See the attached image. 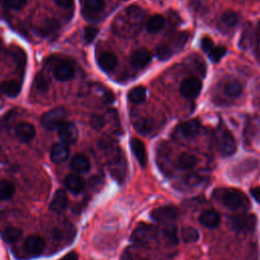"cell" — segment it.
Instances as JSON below:
<instances>
[{
    "label": "cell",
    "mask_w": 260,
    "mask_h": 260,
    "mask_svg": "<svg viewBox=\"0 0 260 260\" xmlns=\"http://www.w3.org/2000/svg\"><path fill=\"white\" fill-rule=\"evenodd\" d=\"M213 198L232 210H243L250 206L248 197L242 191L232 188H218L213 191Z\"/></svg>",
    "instance_id": "cell-1"
},
{
    "label": "cell",
    "mask_w": 260,
    "mask_h": 260,
    "mask_svg": "<svg viewBox=\"0 0 260 260\" xmlns=\"http://www.w3.org/2000/svg\"><path fill=\"white\" fill-rule=\"evenodd\" d=\"M158 233L156 226L148 223H139L131 236V241L138 247H150L157 241Z\"/></svg>",
    "instance_id": "cell-2"
},
{
    "label": "cell",
    "mask_w": 260,
    "mask_h": 260,
    "mask_svg": "<svg viewBox=\"0 0 260 260\" xmlns=\"http://www.w3.org/2000/svg\"><path fill=\"white\" fill-rule=\"evenodd\" d=\"M214 141L218 151L222 155H232L237 149V143L233 134L224 126H218L215 130Z\"/></svg>",
    "instance_id": "cell-3"
},
{
    "label": "cell",
    "mask_w": 260,
    "mask_h": 260,
    "mask_svg": "<svg viewBox=\"0 0 260 260\" xmlns=\"http://www.w3.org/2000/svg\"><path fill=\"white\" fill-rule=\"evenodd\" d=\"M64 117L65 110L62 107H58L43 114V116L41 117V124L49 130L58 129L60 125L65 122Z\"/></svg>",
    "instance_id": "cell-4"
},
{
    "label": "cell",
    "mask_w": 260,
    "mask_h": 260,
    "mask_svg": "<svg viewBox=\"0 0 260 260\" xmlns=\"http://www.w3.org/2000/svg\"><path fill=\"white\" fill-rule=\"evenodd\" d=\"M257 224V217L254 214H240L233 216L231 218L232 229L241 232L247 233L255 230Z\"/></svg>",
    "instance_id": "cell-5"
},
{
    "label": "cell",
    "mask_w": 260,
    "mask_h": 260,
    "mask_svg": "<svg viewBox=\"0 0 260 260\" xmlns=\"http://www.w3.org/2000/svg\"><path fill=\"white\" fill-rule=\"evenodd\" d=\"M152 219L161 223H170L179 216V209L173 205L160 206L153 209L150 213Z\"/></svg>",
    "instance_id": "cell-6"
},
{
    "label": "cell",
    "mask_w": 260,
    "mask_h": 260,
    "mask_svg": "<svg viewBox=\"0 0 260 260\" xmlns=\"http://www.w3.org/2000/svg\"><path fill=\"white\" fill-rule=\"evenodd\" d=\"M201 87H202V83L200 79L196 77H189L182 81L180 85V92L185 98L194 99L199 94Z\"/></svg>",
    "instance_id": "cell-7"
},
{
    "label": "cell",
    "mask_w": 260,
    "mask_h": 260,
    "mask_svg": "<svg viewBox=\"0 0 260 260\" xmlns=\"http://www.w3.org/2000/svg\"><path fill=\"white\" fill-rule=\"evenodd\" d=\"M45 246L46 244L42 237L32 235V236H28L25 239L23 244V249L30 256H39L43 253Z\"/></svg>",
    "instance_id": "cell-8"
},
{
    "label": "cell",
    "mask_w": 260,
    "mask_h": 260,
    "mask_svg": "<svg viewBox=\"0 0 260 260\" xmlns=\"http://www.w3.org/2000/svg\"><path fill=\"white\" fill-rule=\"evenodd\" d=\"M58 135L64 143H74L78 138V130L73 123L63 122L58 128Z\"/></svg>",
    "instance_id": "cell-9"
},
{
    "label": "cell",
    "mask_w": 260,
    "mask_h": 260,
    "mask_svg": "<svg viewBox=\"0 0 260 260\" xmlns=\"http://www.w3.org/2000/svg\"><path fill=\"white\" fill-rule=\"evenodd\" d=\"M130 147H131V150H132L134 156L140 164V166L145 167V165L147 162V153H146L144 143L138 138H131Z\"/></svg>",
    "instance_id": "cell-10"
},
{
    "label": "cell",
    "mask_w": 260,
    "mask_h": 260,
    "mask_svg": "<svg viewBox=\"0 0 260 260\" xmlns=\"http://www.w3.org/2000/svg\"><path fill=\"white\" fill-rule=\"evenodd\" d=\"M53 74L56 79L60 81H67L74 76V67L69 62H62L55 67Z\"/></svg>",
    "instance_id": "cell-11"
},
{
    "label": "cell",
    "mask_w": 260,
    "mask_h": 260,
    "mask_svg": "<svg viewBox=\"0 0 260 260\" xmlns=\"http://www.w3.org/2000/svg\"><path fill=\"white\" fill-rule=\"evenodd\" d=\"M16 136L23 142H28L36 135L35 126L28 122H20L15 127Z\"/></svg>",
    "instance_id": "cell-12"
},
{
    "label": "cell",
    "mask_w": 260,
    "mask_h": 260,
    "mask_svg": "<svg viewBox=\"0 0 260 260\" xmlns=\"http://www.w3.org/2000/svg\"><path fill=\"white\" fill-rule=\"evenodd\" d=\"M199 222L207 229H215L220 223V215L215 210L207 209L200 214Z\"/></svg>",
    "instance_id": "cell-13"
},
{
    "label": "cell",
    "mask_w": 260,
    "mask_h": 260,
    "mask_svg": "<svg viewBox=\"0 0 260 260\" xmlns=\"http://www.w3.org/2000/svg\"><path fill=\"white\" fill-rule=\"evenodd\" d=\"M99 66L106 72H111L118 64L117 56L112 52H103L98 57Z\"/></svg>",
    "instance_id": "cell-14"
},
{
    "label": "cell",
    "mask_w": 260,
    "mask_h": 260,
    "mask_svg": "<svg viewBox=\"0 0 260 260\" xmlns=\"http://www.w3.org/2000/svg\"><path fill=\"white\" fill-rule=\"evenodd\" d=\"M65 186L67 187L68 190H70L74 194H78L83 191L85 182L81 176L75 175V174H69L65 177L64 180Z\"/></svg>",
    "instance_id": "cell-15"
},
{
    "label": "cell",
    "mask_w": 260,
    "mask_h": 260,
    "mask_svg": "<svg viewBox=\"0 0 260 260\" xmlns=\"http://www.w3.org/2000/svg\"><path fill=\"white\" fill-rule=\"evenodd\" d=\"M67 203H68V197L66 192L62 189L57 190L50 203V209L54 212L60 213L67 207Z\"/></svg>",
    "instance_id": "cell-16"
},
{
    "label": "cell",
    "mask_w": 260,
    "mask_h": 260,
    "mask_svg": "<svg viewBox=\"0 0 260 260\" xmlns=\"http://www.w3.org/2000/svg\"><path fill=\"white\" fill-rule=\"evenodd\" d=\"M151 61V54L145 49L136 50L130 58L131 64L136 68H142L148 65Z\"/></svg>",
    "instance_id": "cell-17"
},
{
    "label": "cell",
    "mask_w": 260,
    "mask_h": 260,
    "mask_svg": "<svg viewBox=\"0 0 260 260\" xmlns=\"http://www.w3.org/2000/svg\"><path fill=\"white\" fill-rule=\"evenodd\" d=\"M69 149L66 143H56L51 149V159L56 164L63 162L67 159Z\"/></svg>",
    "instance_id": "cell-18"
},
{
    "label": "cell",
    "mask_w": 260,
    "mask_h": 260,
    "mask_svg": "<svg viewBox=\"0 0 260 260\" xmlns=\"http://www.w3.org/2000/svg\"><path fill=\"white\" fill-rule=\"evenodd\" d=\"M70 167L77 173H85L89 170L90 162L86 155L82 153H77L72 157Z\"/></svg>",
    "instance_id": "cell-19"
},
{
    "label": "cell",
    "mask_w": 260,
    "mask_h": 260,
    "mask_svg": "<svg viewBox=\"0 0 260 260\" xmlns=\"http://www.w3.org/2000/svg\"><path fill=\"white\" fill-rule=\"evenodd\" d=\"M200 128V123L198 120H189L184 122L181 126H180V130L181 133L185 136V137H193L195 136Z\"/></svg>",
    "instance_id": "cell-20"
},
{
    "label": "cell",
    "mask_w": 260,
    "mask_h": 260,
    "mask_svg": "<svg viewBox=\"0 0 260 260\" xmlns=\"http://www.w3.org/2000/svg\"><path fill=\"white\" fill-rule=\"evenodd\" d=\"M165 24V18L160 14H154L148 18L146 22V29L150 34L159 31Z\"/></svg>",
    "instance_id": "cell-21"
},
{
    "label": "cell",
    "mask_w": 260,
    "mask_h": 260,
    "mask_svg": "<svg viewBox=\"0 0 260 260\" xmlns=\"http://www.w3.org/2000/svg\"><path fill=\"white\" fill-rule=\"evenodd\" d=\"M127 98L132 104H141L146 98V89L141 85L135 86L129 90Z\"/></svg>",
    "instance_id": "cell-22"
},
{
    "label": "cell",
    "mask_w": 260,
    "mask_h": 260,
    "mask_svg": "<svg viewBox=\"0 0 260 260\" xmlns=\"http://www.w3.org/2000/svg\"><path fill=\"white\" fill-rule=\"evenodd\" d=\"M197 164V158L195 155L190 154V153H182L177 160V166L178 168L182 170H189L192 169L196 166Z\"/></svg>",
    "instance_id": "cell-23"
},
{
    "label": "cell",
    "mask_w": 260,
    "mask_h": 260,
    "mask_svg": "<svg viewBox=\"0 0 260 260\" xmlns=\"http://www.w3.org/2000/svg\"><path fill=\"white\" fill-rule=\"evenodd\" d=\"M21 236H22L21 230L15 226H7L2 233L3 240L9 244L17 242L21 238Z\"/></svg>",
    "instance_id": "cell-24"
},
{
    "label": "cell",
    "mask_w": 260,
    "mask_h": 260,
    "mask_svg": "<svg viewBox=\"0 0 260 260\" xmlns=\"http://www.w3.org/2000/svg\"><path fill=\"white\" fill-rule=\"evenodd\" d=\"M20 88L21 85L16 80H6L2 83V90L9 98L17 96L20 91Z\"/></svg>",
    "instance_id": "cell-25"
},
{
    "label": "cell",
    "mask_w": 260,
    "mask_h": 260,
    "mask_svg": "<svg viewBox=\"0 0 260 260\" xmlns=\"http://www.w3.org/2000/svg\"><path fill=\"white\" fill-rule=\"evenodd\" d=\"M105 0H85L84 13L96 14L105 8Z\"/></svg>",
    "instance_id": "cell-26"
},
{
    "label": "cell",
    "mask_w": 260,
    "mask_h": 260,
    "mask_svg": "<svg viewBox=\"0 0 260 260\" xmlns=\"http://www.w3.org/2000/svg\"><path fill=\"white\" fill-rule=\"evenodd\" d=\"M162 237L166 240V242L170 245H177L178 244V234L177 229L174 224H167L164 230L161 231Z\"/></svg>",
    "instance_id": "cell-27"
},
{
    "label": "cell",
    "mask_w": 260,
    "mask_h": 260,
    "mask_svg": "<svg viewBox=\"0 0 260 260\" xmlns=\"http://www.w3.org/2000/svg\"><path fill=\"white\" fill-rule=\"evenodd\" d=\"M181 237H182V240L187 244L195 243L199 239V233L193 226H184L181 230Z\"/></svg>",
    "instance_id": "cell-28"
},
{
    "label": "cell",
    "mask_w": 260,
    "mask_h": 260,
    "mask_svg": "<svg viewBox=\"0 0 260 260\" xmlns=\"http://www.w3.org/2000/svg\"><path fill=\"white\" fill-rule=\"evenodd\" d=\"M242 85L237 80H231L224 85V92L230 98H238L242 93Z\"/></svg>",
    "instance_id": "cell-29"
},
{
    "label": "cell",
    "mask_w": 260,
    "mask_h": 260,
    "mask_svg": "<svg viewBox=\"0 0 260 260\" xmlns=\"http://www.w3.org/2000/svg\"><path fill=\"white\" fill-rule=\"evenodd\" d=\"M15 192L14 185L6 180H2L0 183V195L2 200L10 199Z\"/></svg>",
    "instance_id": "cell-30"
},
{
    "label": "cell",
    "mask_w": 260,
    "mask_h": 260,
    "mask_svg": "<svg viewBox=\"0 0 260 260\" xmlns=\"http://www.w3.org/2000/svg\"><path fill=\"white\" fill-rule=\"evenodd\" d=\"M220 21L223 25H225L228 27H234L238 23V15L236 12H234L232 10L224 11L221 14Z\"/></svg>",
    "instance_id": "cell-31"
},
{
    "label": "cell",
    "mask_w": 260,
    "mask_h": 260,
    "mask_svg": "<svg viewBox=\"0 0 260 260\" xmlns=\"http://www.w3.org/2000/svg\"><path fill=\"white\" fill-rule=\"evenodd\" d=\"M122 260H148L146 256L136 248H128L123 256Z\"/></svg>",
    "instance_id": "cell-32"
},
{
    "label": "cell",
    "mask_w": 260,
    "mask_h": 260,
    "mask_svg": "<svg viewBox=\"0 0 260 260\" xmlns=\"http://www.w3.org/2000/svg\"><path fill=\"white\" fill-rule=\"evenodd\" d=\"M225 53H226V49L222 46H218V47H214L208 53V56L213 62H218L225 55Z\"/></svg>",
    "instance_id": "cell-33"
},
{
    "label": "cell",
    "mask_w": 260,
    "mask_h": 260,
    "mask_svg": "<svg viewBox=\"0 0 260 260\" xmlns=\"http://www.w3.org/2000/svg\"><path fill=\"white\" fill-rule=\"evenodd\" d=\"M27 0H4V5L12 10H20L26 5Z\"/></svg>",
    "instance_id": "cell-34"
},
{
    "label": "cell",
    "mask_w": 260,
    "mask_h": 260,
    "mask_svg": "<svg viewBox=\"0 0 260 260\" xmlns=\"http://www.w3.org/2000/svg\"><path fill=\"white\" fill-rule=\"evenodd\" d=\"M99 32V28L95 26H86L84 28V40L86 43H91Z\"/></svg>",
    "instance_id": "cell-35"
},
{
    "label": "cell",
    "mask_w": 260,
    "mask_h": 260,
    "mask_svg": "<svg viewBox=\"0 0 260 260\" xmlns=\"http://www.w3.org/2000/svg\"><path fill=\"white\" fill-rule=\"evenodd\" d=\"M201 48L208 54L214 48L213 41L209 37L202 38V40H201Z\"/></svg>",
    "instance_id": "cell-36"
},
{
    "label": "cell",
    "mask_w": 260,
    "mask_h": 260,
    "mask_svg": "<svg viewBox=\"0 0 260 260\" xmlns=\"http://www.w3.org/2000/svg\"><path fill=\"white\" fill-rule=\"evenodd\" d=\"M74 0H55V3L62 8H70Z\"/></svg>",
    "instance_id": "cell-37"
},
{
    "label": "cell",
    "mask_w": 260,
    "mask_h": 260,
    "mask_svg": "<svg viewBox=\"0 0 260 260\" xmlns=\"http://www.w3.org/2000/svg\"><path fill=\"white\" fill-rule=\"evenodd\" d=\"M250 194L252 195V197L258 202L260 203V187H254L250 190Z\"/></svg>",
    "instance_id": "cell-38"
},
{
    "label": "cell",
    "mask_w": 260,
    "mask_h": 260,
    "mask_svg": "<svg viewBox=\"0 0 260 260\" xmlns=\"http://www.w3.org/2000/svg\"><path fill=\"white\" fill-rule=\"evenodd\" d=\"M104 124V120L101 117H92L91 119V125L94 128H101Z\"/></svg>",
    "instance_id": "cell-39"
},
{
    "label": "cell",
    "mask_w": 260,
    "mask_h": 260,
    "mask_svg": "<svg viewBox=\"0 0 260 260\" xmlns=\"http://www.w3.org/2000/svg\"><path fill=\"white\" fill-rule=\"evenodd\" d=\"M78 256L75 252H69L68 254H66L64 257H62L60 260H77Z\"/></svg>",
    "instance_id": "cell-40"
}]
</instances>
